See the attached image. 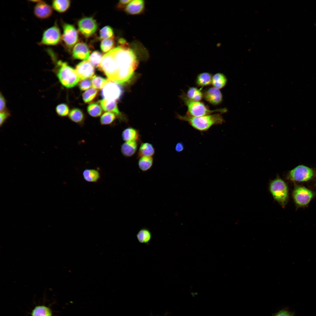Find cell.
Returning a JSON list of instances; mask_svg holds the SVG:
<instances>
[{"label": "cell", "mask_w": 316, "mask_h": 316, "mask_svg": "<svg viewBox=\"0 0 316 316\" xmlns=\"http://www.w3.org/2000/svg\"><path fill=\"white\" fill-rule=\"evenodd\" d=\"M138 63L132 49L128 47L119 46L104 55L101 67L109 80L123 84L131 80Z\"/></svg>", "instance_id": "obj_1"}, {"label": "cell", "mask_w": 316, "mask_h": 316, "mask_svg": "<svg viewBox=\"0 0 316 316\" xmlns=\"http://www.w3.org/2000/svg\"><path fill=\"white\" fill-rule=\"evenodd\" d=\"M50 57L55 65L54 70L61 84L68 88L75 86L80 80L76 70L66 62L58 60L56 54H52Z\"/></svg>", "instance_id": "obj_2"}, {"label": "cell", "mask_w": 316, "mask_h": 316, "mask_svg": "<svg viewBox=\"0 0 316 316\" xmlns=\"http://www.w3.org/2000/svg\"><path fill=\"white\" fill-rule=\"evenodd\" d=\"M222 113H218L194 117L187 114L184 116L177 115V118L187 122L194 129L201 132L207 131L213 126L222 124L225 122Z\"/></svg>", "instance_id": "obj_3"}, {"label": "cell", "mask_w": 316, "mask_h": 316, "mask_svg": "<svg viewBox=\"0 0 316 316\" xmlns=\"http://www.w3.org/2000/svg\"><path fill=\"white\" fill-rule=\"evenodd\" d=\"M180 97L188 109L186 114L193 117H200L211 114L214 112L223 113L227 112L225 108L211 110L204 103L200 101H195L189 99L186 94H182Z\"/></svg>", "instance_id": "obj_4"}, {"label": "cell", "mask_w": 316, "mask_h": 316, "mask_svg": "<svg viewBox=\"0 0 316 316\" xmlns=\"http://www.w3.org/2000/svg\"><path fill=\"white\" fill-rule=\"evenodd\" d=\"M270 191L274 198L282 206L286 204L288 198V190L284 181L277 178L271 182Z\"/></svg>", "instance_id": "obj_5"}, {"label": "cell", "mask_w": 316, "mask_h": 316, "mask_svg": "<svg viewBox=\"0 0 316 316\" xmlns=\"http://www.w3.org/2000/svg\"><path fill=\"white\" fill-rule=\"evenodd\" d=\"M62 40L60 29L56 22L43 32L42 38L38 44L40 46H54L58 44Z\"/></svg>", "instance_id": "obj_6"}, {"label": "cell", "mask_w": 316, "mask_h": 316, "mask_svg": "<svg viewBox=\"0 0 316 316\" xmlns=\"http://www.w3.org/2000/svg\"><path fill=\"white\" fill-rule=\"evenodd\" d=\"M315 174V170L303 164L299 165L288 172L287 178L294 181H307L312 179Z\"/></svg>", "instance_id": "obj_7"}, {"label": "cell", "mask_w": 316, "mask_h": 316, "mask_svg": "<svg viewBox=\"0 0 316 316\" xmlns=\"http://www.w3.org/2000/svg\"><path fill=\"white\" fill-rule=\"evenodd\" d=\"M123 92V89L119 85L108 79L102 89L101 95L103 99L116 101L120 98Z\"/></svg>", "instance_id": "obj_8"}, {"label": "cell", "mask_w": 316, "mask_h": 316, "mask_svg": "<svg viewBox=\"0 0 316 316\" xmlns=\"http://www.w3.org/2000/svg\"><path fill=\"white\" fill-rule=\"evenodd\" d=\"M62 28L63 33L62 35V40L65 46L70 49L76 44L78 40V32L72 25L63 23Z\"/></svg>", "instance_id": "obj_9"}, {"label": "cell", "mask_w": 316, "mask_h": 316, "mask_svg": "<svg viewBox=\"0 0 316 316\" xmlns=\"http://www.w3.org/2000/svg\"><path fill=\"white\" fill-rule=\"evenodd\" d=\"M314 194L310 190L304 187L296 186L293 192V196L296 203L298 205H308L313 197Z\"/></svg>", "instance_id": "obj_10"}, {"label": "cell", "mask_w": 316, "mask_h": 316, "mask_svg": "<svg viewBox=\"0 0 316 316\" xmlns=\"http://www.w3.org/2000/svg\"><path fill=\"white\" fill-rule=\"evenodd\" d=\"M78 26L80 32L86 37L93 35L97 28L96 22L92 17H85L80 19L78 22Z\"/></svg>", "instance_id": "obj_11"}, {"label": "cell", "mask_w": 316, "mask_h": 316, "mask_svg": "<svg viewBox=\"0 0 316 316\" xmlns=\"http://www.w3.org/2000/svg\"><path fill=\"white\" fill-rule=\"evenodd\" d=\"M53 9L51 6L44 1L39 0L35 6L33 13L35 16L41 19L49 18L52 15Z\"/></svg>", "instance_id": "obj_12"}, {"label": "cell", "mask_w": 316, "mask_h": 316, "mask_svg": "<svg viewBox=\"0 0 316 316\" xmlns=\"http://www.w3.org/2000/svg\"><path fill=\"white\" fill-rule=\"evenodd\" d=\"M76 71L80 78L83 80L91 78L94 76L95 69L93 65L89 61H83L77 65Z\"/></svg>", "instance_id": "obj_13"}, {"label": "cell", "mask_w": 316, "mask_h": 316, "mask_svg": "<svg viewBox=\"0 0 316 316\" xmlns=\"http://www.w3.org/2000/svg\"><path fill=\"white\" fill-rule=\"evenodd\" d=\"M203 98L210 104L217 105L223 101V95L220 90L213 87L206 89L203 93Z\"/></svg>", "instance_id": "obj_14"}, {"label": "cell", "mask_w": 316, "mask_h": 316, "mask_svg": "<svg viewBox=\"0 0 316 316\" xmlns=\"http://www.w3.org/2000/svg\"><path fill=\"white\" fill-rule=\"evenodd\" d=\"M90 51L86 44L83 42L78 43L74 47L72 56L75 59L87 60L90 57Z\"/></svg>", "instance_id": "obj_15"}, {"label": "cell", "mask_w": 316, "mask_h": 316, "mask_svg": "<svg viewBox=\"0 0 316 316\" xmlns=\"http://www.w3.org/2000/svg\"><path fill=\"white\" fill-rule=\"evenodd\" d=\"M98 102L104 111L111 112L115 114L121 120H126L125 117L123 116L119 111L116 101L103 99L99 100Z\"/></svg>", "instance_id": "obj_16"}, {"label": "cell", "mask_w": 316, "mask_h": 316, "mask_svg": "<svg viewBox=\"0 0 316 316\" xmlns=\"http://www.w3.org/2000/svg\"><path fill=\"white\" fill-rule=\"evenodd\" d=\"M138 142L135 141L125 142L121 145V151L122 155L126 157L133 156L138 148Z\"/></svg>", "instance_id": "obj_17"}, {"label": "cell", "mask_w": 316, "mask_h": 316, "mask_svg": "<svg viewBox=\"0 0 316 316\" xmlns=\"http://www.w3.org/2000/svg\"><path fill=\"white\" fill-rule=\"evenodd\" d=\"M144 8V2L142 0L132 1L126 7L125 11L128 14L136 15L141 13Z\"/></svg>", "instance_id": "obj_18"}, {"label": "cell", "mask_w": 316, "mask_h": 316, "mask_svg": "<svg viewBox=\"0 0 316 316\" xmlns=\"http://www.w3.org/2000/svg\"><path fill=\"white\" fill-rule=\"evenodd\" d=\"M122 139L125 142L140 141V135L137 129L129 127L125 129L122 133Z\"/></svg>", "instance_id": "obj_19"}, {"label": "cell", "mask_w": 316, "mask_h": 316, "mask_svg": "<svg viewBox=\"0 0 316 316\" xmlns=\"http://www.w3.org/2000/svg\"><path fill=\"white\" fill-rule=\"evenodd\" d=\"M155 153V150L152 145L149 142H142L139 148L137 158L144 156L152 157Z\"/></svg>", "instance_id": "obj_20"}, {"label": "cell", "mask_w": 316, "mask_h": 316, "mask_svg": "<svg viewBox=\"0 0 316 316\" xmlns=\"http://www.w3.org/2000/svg\"><path fill=\"white\" fill-rule=\"evenodd\" d=\"M68 115L69 119L72 121L80 126L83 125L85 117L83 112L80 109L74 108L70 111Z\"/></svg>", "instance_id": "obj_21"}, {"label": "cell", "mask_w": 316, "mask_h": 316, "mask_svg": "<svg viewBox=\"0 0 316 316\" xmlns=\"http://www.w3.org/2000/svg\"><path fill=\"white\" fill-rule=\"evenodd\" d=\"M84 180L90 183H96L100 178V174L97 170L93 169H85L83 172Z\"/></svg>", "instance_id": "obj_22"}, {"label": "cell", "mask_w": 316, "mask_h": 316, "mask_svg": "<svg viewBox=\"0 0 316 316\" xmlns=\"http://www.w3.org/2000/svg\"><path fill=\"white\" fill-rule=\"evenodd\" d=\"M227 82L225 75L222 73H218L212 76L211 84L213 87L220 90L225 87Z\"/></svg>", "instance_id": "obj_23"}, {"label": "cell", "mask_w": 316, "mask_h": 316, "mask_svg": "<svg viewBox=\"0 0 316 316\" xmlns=\"http://www.w3.org/2000/svg\"><path fill=\"white\" fill-rule=\"evenodd\" d=\"M212 75L208 72H203L198 74L195 83L198 86L202 87L208 86L212 84Z\"/></svg>", "instance_id": "obj_24"}, {"label": "cell", "mask_w": 316, "mask_h": 316, "mask_svg": "<svg viewBox=\"0 0 316 316\" xmlns=\"http://www.w3.org/2000/svg\"><path fill=\"white\" fill-rule=\"evenodd\" d=\"M136 237L140 243L148 244L152 239V234L149 229L142 228L138 231L136 234Z\"/></svg>", "instance_id": "obj_25"}, {"label": "cell", "mask_w": 316, "mask_h": 316, "mask_svg": "<svg viewBox=\"0 0 316 316\" xmlns=\"http://www.w3.org/2000/svg\"><path fill=\"white\" fill-rule=\"evenodd\" d=\"M70 1L69 0H54L52 1L51 6L56 11L62 13L66 12L69 8Z\"/></svg>", "instance_id": "obj_26"}, {"label": "cell", "mask_w": 316, "mask_h": 316, "mask_svg": "<svg viewBox=\"0 0 316 316\" xmlns=\"http://www.w3.org/2000/svg\"><path fill=\"white\" fill-rule=\"evenodd\" d=\"M138 166L140 169L142 171L145 172L150 170L152 167L153 163L152 157L144 156L139 158Z\"/></svg>", "instance_id": "obj_27"}, {"label": "cell", "mask_w": 316, "mask_h": 316, "mask_svg": "<svg viewBox=\"0 0 316 316\" xmlns=\"http://www.w3.org/2000/svg\"><path fill=\"white\" fill-rule=\"evenodd\" d=\"M186 95L189 99L193 101H200L203 98L201 89L195 87H189Z\"/></svg>", "instance_id": "obj_28"}, {"label": "cell", "mask_w": 316, "mask_h": 316, "mask_svg": "<svg viewBox=\"0 0 316 316\" xmlns=\"http://www.w3.org/2000/svg\"><path fill=\"white\" fill-rule=\"evenodd\" d=\"M51 310L49 307L42 305L36 306L32 310L31 316H52Z\"/></svg>", "instance_id": "obj_29"}, {"label": "cell", "mask_w": 316, "mask_h": 316, "mask_svg": "<svg viewBox=\"0 0 316 316\" xmlns=\"http://www.w3.org/2000/svg\"><path fill=\"white\" fill-rule=\"evenodd\" d=\"M87 110L90 115L95 117L100 116L102 112L101 107L97 103L90 104L87 107Z\"/></svg>", "instance_id": "obj_30"}, {"label": "cell", "mask_w": 316, "mask_h": 316, "mask_svg": "<svg viewBox=\"0 0 316 316\" xmlns=\"http://www.w3.org/2000/svg\"><path fill=\"white\" fill-rule=\"evenodd\" d=\"M98 92L97 90L93 87L87 90L82 95L84 102L86 103L91 102L97 96Z\"/></svg>", "instance_id": "obj_31"}, {"label": "cell", "mask_w": 316, "mask_h": 316, "mask_svg": "<svg viewBox=\"0 0 316 316\" xmlns=\"http://www.w3.org/2000/svg\"><path fill=\"white\" fill-rule=\"evenodd\" d=\"M114 37L103 40L101 43L100 48L104 53H107L113 49L115 45Z\"/></svg>", "instance_id": "obj_32"}, {"label": "cell", "mask_w": 316, "mask_h": 316, "mask_svg": "<svg viewBox=\"0 0 316 316\" xmlns=\"http://www.w3.org/2000/svg\"><path fill=\"white\" fill-rule=\"evenodd\" d=\"M108 79H107L100 76L94 75L92 78V83L93 88L97 89H102L104 86Z\"/></svg>", "instance_id": "obj_33"}, {"label": "cell", "mask_w": 316, "mask_h": 316, "mask_svg": "<svg viewBox=\"0 0 316 316\" xmlns=\"http://www.w3.org/2000/svg\"><path fill=\"white\" fill-rule=\"evenodd\" d=\"M116 115L113 113L107 112L104 113L101 116L100 122L102 125L111 124L116 118Z\"/></svg>", "instance_id": "obj_34"}, {"label": "cell", "mask_w": 316, "mask_h": 316, "mask_svg": "<svg viewBox=\"0 0 316 316\" xmlns=\"http://www.w3.org/2000/svg\"><path fill=\"white\" fill-rule=\"evenodd\" d=\"M103 56L99 51H97L93 52L90 56L88 59L90 62L93 66L99 67L102 60Z\"/></svg>", "instance_id": "obj_35"}, {"label": "cell", "mask_w": 316, "mask_h": 316, "mask_svg": "<svg viewBox=\"0 0 316 316\" xmlns=\"http://www.w3.org/2000/svg\"><path fill=\"white\" fill-rule=\"evenodd\" d=\"M99 35L101 40H104L112 38L114 35L113 30L110 26H105L100 30Z\"/></svg>", "instance_id": "obj_36"}, {"label": "cell", "mask_w": 316, "mask_h": 316, "mask_svg": "<svg viewBox=\"0 0 316 316\" xmlns=\"http://www.w3.org/2000/svg\"><path fill=\"white\" fill-rule=\"evenodd\" d=\"M57 114L59 116L64 117L67 116L69 114V108L67 104L61 103L57 105L56 108Z\"/></svg>", "instance_id": "obj_37"}, {"label": "cell", "mask_w": 316, "mask_h": 316, "mask_svg": "<svg viewBox=\"0 0 316 316\" xmlns=\"http://www.w3.org/2000/svg\"><path fill=\"white\" fill-rule=\"evenodd\" d=\"M92 84L91 81L87 79L81 80L79 83V86L81 90L84 91L90 87Z\"/></svg>", "instance_id": "obj_38"}, {"label": "cell", "mask_w": 316, "mask_h": 316, "mask_svg": "<svg viewBox=\"0 0 316 316\" xmlns=\"http://www.w3.org/2000/svg\"><path fill=\"white\" fill-rule=\"evenodd\" d=\"M294 312H290L286 309H282L276 313L273 314L272 316H294Z\"/></svg>", "instance_id": "obj_39"}, {"label": "cell", "mask_w": 316, "mask_h": 316, "mask_svg": "<svg viewBox=\"0 0 316 316\" xmlns=\"http://www.w3.org/2000/svg\"><path fill=\"white\" fill-rule=\"evenodd\" d=\"M10 115L9 112L7 110L0 112V125L1 126Z\"/></svg>", "instance_id": "obj_40"}, {"label": "cell", "mask_w": 316, "mask_h": 316, "mask_svg": "<svg viewBox=\"0 0 316 316\" xmlns=\"http://www.w3.org/2000/svg\"><path fill=\"white\" fill-rule=\"evenodd\" d=\"M0 112L4 111L6 109V101L3 95L1 93L0 96Z\"/></svg>", "instance_id": "obj_41"}, {"label": "cell", "mask_w": 316, "mask_h": 316, "mask_svg": "<svg viewBox=\"0 0 316 316\" xmlns=\"http://www.w3.org/2000/svg\"><path fill=\"white\" fill-rule=\"evenodd\" d=\"M132 0H121L120 1L117 5L118 8H123L128 5Z\"/></svg>", "instance_id": "obj_42"}, {"label": "cell", "mask_w": 316, "mask_h": 316, "mask_svg": "<svg viewBox=\"0 0 316 316\" xmlns=\"http://www.w3.org/2000/svg\"><path fill=\"white\" fill-rule=\"evenodd\" d=\"M175 150L176 152H182L184 149L183 143L181 142L177 143L176 145Z\"/></svg>", "instance_id": "obj_43"}, {"label": "cell", "mask_w": 316, "mask_h": 316, "mask_svg": "<svg viewBox=\"0 0 316 316\" xmlns=\"http://www.w3.org/2000/svg\"><path fill=\"white\" fill-rule=\"evenodd\" d=\"M118 43L119 46L126 47H128V44L126 41L122 38H120L118 40Z\"/></svg>", "instance_id": "obj_44"}]
</instances>
